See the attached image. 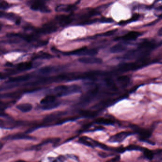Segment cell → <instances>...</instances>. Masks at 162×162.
I'll use <instances>...</instances> for the list:
<instances>
[{
	"label": "cell",
	"mask_w": 162,
	"mask_h": 162,
	"mask_svg": "<svg viewBox=\"0 0 162 162\" xmlns=\"http://www.w3.org/2000/svg\"><path fill=\"white\" fill-rule=\"evenodd\" d=\"M150 61L147 59L137 60L136 62L123 63L118 66V70L122 72L133 71L146 66L150 64Z\"/></svg>",
	"instance_id": "1"
},
{
	"label": "cell",
	"mask_w": 162,
	"mask_h": 162,
	"mask_svg": "<svg viewBox=\"0 0 162 162\" xmlns=\"http://www.w3.org/2000/svg\"><path fill=\"white\" fill-rule=\"evenodd\" d=\"M81 90V87L78 85L73 84L71 86L60 85L55 88V91L59 96H65L74 93H78Z\"/></svg>",
	"instance_id": "2"
},
{
	"label": "cell",
	"mask_w": 162,
	"mask_h": 162,
	"mask_svg": "<svg viewBox=\"0 0 162 162\" xmlns=\"http://www.w3.org/2000/svg\"><path fill=\"white\" fill-rule=\"evenodd\" d=\"M48 1V0H31L29 2V3L32 10L48 13L50 12L51 11L45 4Z\"/></svg>",
	"instance_id": "3"
},
{
	"label": "cell",
	"mask_w": 162,
	"mask_h": 162,
	"mask_svg": "<svg viewBox=\"0 0 162 162\" xmlns=\"http://www.w3.org/2000/svg\"><path fill=\"white\" fill-rule=\"evenodd\" d=\"M98 53V50L95 48H88L87 47H84L72 50L70 52L65 53L67 55H89L93 56L96 55Z\"/></svg>",
	"instance_id": "4"
},
{
	"label": "cell",
	"mask_w": 162,
	"mask_h": 162,
	"mask_svg": "<svg viewBox=\"0 0 162 162\" xmlns=\"http://www.w3.org/2000/svg\"><path fill=\"white\" fill-rule=\"evenodd\" d=\"M58 27L54 23H49L45 24L40 29L35 30V32L37 34H50L57 31Z\"/></svg>",
	"instance_id": "5"
},
{
	"label": "cell",
	"mask_w": 162,
	"mask_h": 162,
	"mask_svg": "<svg viewBox=\"0 0 162 162\" xmlns=\"http://www.w3.org/2000/svg\"><path fill=\"white\" fill-rule=\"evenodd\" d=\"M0 18L5 19L8 20L13 21L17 25L20 24L21 18L18 15L14 13L6 12L4 11H0Z\"/></svg>",
	"instance_id": "6"
},
{
	"label": "cell",
	"mask_w": 162,
	"mask_h": 162,
	"mask_svg": "<svg viewBox=\"0 0 162 162\" xmlns=\"http://www.w3.org/2000/svg\"><path fill=\"white\" fill-rule=\"evenodd\" d=\"M61 27H65L69 25L74 19V17L72 15H62L58 16L56 18Z\"/></svg>",
	"instance_id": "7"
},
{
	"label": "cell",
	"mask_w": 162,
	"mask_h": 162,
	"mask_svg": "<svg viewBox=\"0 0 162 162\" xmlns=\"http://www.w3.org/2000/svg\"><path fill=\"white\" fill-rule=\"evenodd\" d=\"M78 61L81 63L85 64H100L102 63L101 58L93 57L79 58Z\"/></svg>",
	"instance_id": "8"
},
{
	"label": "cell",
	"mask_w": 162,
	"mask_h": 162,
	"mask_svg": "<svg viewBox=\"0 0 162 162\" xmlns=\"http://www.w3.org/2000/svg\"><path fill=\"white\" fill-rule=\"evenodd\" d=\"M135 130L139 135L140 140H147L151 136L152 131L149 129L139 128H136Z\"/></svg>",
	"instance_id": "9"
},
{
	"label": "cell",
	"mask_w": 162,
	"mask_h": 162,
	"mask_svg": "<svg viewBox=\"0 0 162 162\" xmlns=\"http://www.w3.org/2000/svg\"><path fill=\"white\" fill-rule=\"evenodd\" d=\"M64 112L62 111H59V112H55V113H51L48 115L43 119V122L44 123L48 124L50 123L53 122L55 121H57L59 119V118L62 115H64Z\"/></svg>",
	"instance_id": "10"
},
{
	"label": "cell",
	"mask_w": 162,
	"mask_h": 162,
	"mask_svg": "<svg viewBox=\"0 0 162 162\" xmlns=\"http://www.w3.org/2000/svg\"><path fill=\"white\" fill-rule=\"evenodd\" d=\"M77 7L75 5L70 4H60L55 8V11L57 12H71L75 11Z\"/></svg>",
	"instance_id": "11"
},
{
	"label": "cell",
	"mask_w": 162,
	"mask_h": 162,
	"mask_svg": "<svg viewBox=\"0 0 162 162\" xmlns=\"http://www.w3.org/2000/svg\"><path fill=\"white\" fill-rule=\"evenodd\" d=\"M129 132H122L119 133L115 135L111 136L109 141L111 142H122L130 134Z\"/></svg>",
	"instance_id": "12"
},
{
	"label": "cell",
	"mask_w": 162,
	"mask_h": 162,
	"mask_svg": "<svg viewBox=\"0 0 162 162\" xmlns=\"http://www.w3.org/2000/svg\"><path fill=\"white\" fill-rule=\"evenodd\" d=\"M140 35L141 33L140 32L137 31H130L121 37V38L124 40H135Z\"/></svg>",
	"instance_id": "13"
},
{
	"label": "cell",
	"mask_w": 162,
	"mask_h": 162,
	"mask_svg": "<svg viewBox=\"0 0 162 162\" xmlns=\"http://www.w3.org/2000/svg\"><path fill=\"white\" fill-rule=\"evenodd\" d=\"M33 138L30 136L24 134H16L8 136L6 138L7 140H16V139H32Z\"/></svg>",
	"instance_id": "14"
},
{
	"label": "cell",
	"mask_w": 162,
	"mask_h": 162,
	"mask_svg": "<svg viewBox=\"0 0 162 162\" xmlns=\"http://www.w3.org/2000/svg\"><path fill=\"white\" fill-rule=\"evenodd\" d=\"M33 67V64L31 62H23L18 65L17 69L19 71H25L30 69Z\"/></svg>",
	"instance_id": "15"
},
{
	"label": "cell",
	"mask_w": 162,
	"mask_h": 162,
	"mask_svg": "<svg viewBox=\"0 0 162 162\" xmlns=\"http://www.w3.org/2000/svg\"><path fill=\"white\" fill-rule=\"evenodd\" d=\"M30 78V76L29 75H25L23 76H19L12 77L9 80V82L11 83H16L21 82L24 81H28Z\"/></svg>",
	"instance_id": "16"
},
{
	"label": "cell",
	"mask_w": 162,
	"mask_h": 162,
	"mask_svg": "<svg viewBox=\"0 0 162 162\" xmlns=\"http://www.w3.org/2000/svg\"><path fill=\"white\" fill-rule=\"evenodd\" d=\"M80 113L82 116L89 118L95 117L98 114L97 111L92 110H81Z\"/></svg>",
	"instance_id": "17"
},
{
	"label": "cell",
	"mask_w": 162,
	"mask_h": 162,
	"mask_svg": "<svg viewBox=\"0 0 162 162\" xmlns=\"http://www.w3.org/2000/svg\"><path fill=\"white\" fill-rule=\"evenodd\" d=\"M118 82L122 85V86L125 87L129 84L130 81V77L126 75L119 76L118 77Z\"/></svg>",
	"instance_id": "18"
},
{
	"label": "cell",
	"mask_w": 162,
	"mask_h": 162,
	"mask_svg": "<svg viewBox=\"0 0 162 162\" xmlns=\"http://www.w3.org/2000/svg\"><path fill=\"white\" fill-rule=\"evenodd\" d=\"M95 122L97 124L106 125H113L115 123V122L113 119L105 118H98L95 120Z\"/></svg>",
	"instance_id": "19"
},
{
	"label": "cell",
	"mask_w": 162,
	"mask_h": 162,
	"mask_svg": "<svg viewBox=\"0 0 162 162\" xmlns=\"http://www.w3.org/2000/svg\"><path fill=\"white\" fill-rule=\"evenodd\" d=\"M126 49V47L122 44H118L114 45L110 48L111 52L112 53H118L125 51Z\"/></svg>",
	"instance_id": "20"
},
{
	"label": "cell",
	"mask_w": 162,
	"mask_h": 162,
	"mask_svg": "<svg viewBox=\"0 0 162 162\" xmlns=\"http://www.w3.org/2000/svg\"><path fill=\"white\" fill-rule=\"evenodd\" d=\"M56 101V96L54 95H48L43 98L40 101L41 104L46 105Z\"/></svg>",
	"instance_id": "21"
},
{
	"label": "cell",
	"mask_w": 162,
	"mask_h": 162,
	"mask_svg": "<svg viewBox=\"0 0 162 162\" xmlns=\"http://www.w3.org/2000/svg\"><path fill=\"white\" fill-rule=\"evenodd\" d=\"M16 108L23 112H30L32 109V105L30 104H20Z\"/></svg>",
	"instance_id": "22"
},
{
	"label": "cell",
	"mask_w": 162,
	"mask_h": 162,
	"mask_svg": "<svg viewBox=\"0 0 162 162\" xmlns=\"http://www.w3.org/2000/svg\"><path fill=\"white\" fill-rule=\"evenodd\" d=\"M105 83L107 86L108 87V88H109L111 90L116 91L118 89L117 86L112 79L109 78V77L106 78L105 79Z\"/></svg>",
	"instance_id": "23"
},
{
	"label": "cell",
	"mask_w": 162,
	"mask_h": 162,
	"mask_svg": "<svg viewBox=\"0 0 162 162\" xmlns=\"http://www.w3.org/2000/svg\"><path fill=\"white\" fill-rule=\"evenodd\" d=\"M60 104V102L55 101V102L48 104L42 105V108L44 110H50L56 108Z\"/></svg>",
	"instance_id": "24"
},
{
	"label": "cell",
	"mask_w": 162,
	"mask_h": 162,
	"mask_svg": "<svg viewBox=\"0 0 162 162\" xmlns=\"http://www.w3.org/2000/svg\"><path fill=\"white\" fill-rule=\"evenodd\" d=\"M54 70V68L52 66H47L42 67L40 69L39 72L40 74L43 75H48L51 74Z\"/></svg>",
	"instance_id": "25"
},
{
	"label": "cell",
	"mask_w": 162,
	"mask_h": 162,
	"mask_svg": "<svg viewBox=\"0 0 162 162\" xmlns=\"http://www.w3.org/2000/svg\"><path fill=\"white\" fill-rule=\"evenodd\" d=\"M79 143L81 144H83V145L86 146H89V147H93L94 146L93 142L90 141L88 140V138H86V137H82L79 139Z\"/></svg>",
	"instance_id": "26"
},
{
	"label": "cell",
	"mask_w": 162,
	"mask_h": 162,
	"mask_svg": "<svg viewBox=\"0 0 162 162\" xmlns=\"http://www.w3.org/2000/svg\"><path fill=\"white\" fill-rule=\"evenodd\" d=\"M139 18V14H136L134 15L133 16L131 17L130 19L129 20H125V21H121L120 23H118V24L120 25H126L127 24L129 23L133 22V21H136L138 20Z\"/></svg>",
	"instance_id": "27"
},
{
	"label": "cell",
	"mask_w": 162,
	"mask_h": 162,
	"mask_svg": "<svg viewBox=\"0 0 162 162\" xmlns=\"http://www.w3.org/2000/svg\"><path fill=\"white\" fill-rule=\"evenodd\" d=\"M143 153H144V156L149 160H152L154 157V153L153 152L147 148H144Z\"/></svg>",
	"instance_id": "28"
},
{
	"label": "cell",
	"mask_w": 162,
	"mask_h": 162,
	"mask_svg": "<svg viewBox=\"0 0 162 162\" xmlns=\"http://www.w3.org/2000/svg\"><path fill=\"white\" fill-rule=\"evenodd\" d=\"M53 58L52 55L50 54L47 52H42L37 55L36 58L42 59H50Z\"/></svg>",
	"instance_id": "29"
},
{
	"label": "cell",
	"mask_w": 162,
	"mask_h": 162,
	"mask_svg": "<svg viewBox=\"0 0 162 162\" xmlns=\"http://www.w3.org/2000/svg\"><path fill=\"white\" fill-rule=\"evenodd\" d=\"M98 21L101 23H112L113 21V19L111 18L102 17L101 18L98 19Z\"/></svg>",
	"instance_id": "30"
},
{
	"label": "cell",
	"mask_w": 162,
	"mask_h": 162,
	"mask_svg": "<svg viewBox=\"0 0 162 162\" xmlns=\"http://www.w3.org/2000/svg\"><path fill=\"white\" fill-rule=\"evenodd\" d=\"M11 5L7 2L5 1H2L0 2V9L6 10L10 7Z\"/></svg>",
	"instance_id": "31"
},
{
	"label": "cell",
	"mask_w": 162,
	"mask_h": 162,
	"mask_svg": "<svg viewBox=\"0 0 162 162\" xmlns=\"http://www.w3.org/2000/svg\"><path fill=\"white\" fill-rule=\"evenodd\" d=\"M116 31V30H110V31H107V32L104 33V34H102V35L104 36H111L112 35H113Z\"/></svg>",
	"instance_id": "32"
},
{
	"label": "cell",
	"mask_w": 162,
	"mask_h": 162,
	"mask_svg": "<svg viewBox=\"0 0 162 162\" xmlns=\"http://www.w3.org/2000/svg\"><path fill=\"white\" fill-rule=\"evenodd\" d=\"M8 75L6 73L0 72V79H5L7 77Z\"/></svg>",
	"instance_id": "33"
},
{
	"label": "cell",
	"mask_w": 162,
	"mask_h": 162,
	"mask_svg": "<svg viewBox=\"0 0 162 162\" xmlns=\"http://www.w3.org/2000/svg\"><path fill=\"white\" fill-rule=\"evenodd\" d=\"M158 35L160 36H162V28H161L159 30V31L158 32Z\"/></svg>",
	"instance_id": "34"
},
{
	"label": "cell",
	"mask_w": 162,
	"mask_h": 162,
	"mask_svg": "<svg viewBox=\"0 0 162 162\" xmlns=\"http://www.w3.org/2000/svg\"><path fill=\"white\" fill-rule=\"evenodd\" d=\"M3 143H2V142H1L0 141V150L2 149V147H3Z\"/></svg>",
	"instance_id": "35"
},
{
	"label": "cell",
	"mask_w": 162,
	"mask_h": 162,
	"mask_svg": "<svg viewBox=\"0 0 162 162\" xmlns=\"http://www.w3.org/2000/svg\"><path fill=\"white\" fill-rule=\"evenodd\" d=\"M16 162H27L26 161H23V160H18Z\"/></svg>",
	"instance_id": "36"
},
{
	"label": "cell",
	"mask_w": 162,
	"mask_h": 162,
	"mask_svg": "<svg viewBox=\"0 0 162 162\" xmlns=\"http://www.w3.org/2000/svg\"><path fill=\"white\" fill-rule=\"evenodd\" d=\"M2 28V24L0 23V30H1Z\"/></svg>",
	"instance_id": "37"
},
{
	"label": "cell",
	"mask_w": 162,
	"mask_h": 162,
	"mask_svg": "<svg viewBox=\"0 0 162 162\" xmlns=\"http://www.w3.org/2000/svg\"><path fill=\"white\" fill-rule=\"evenodd\" d=\"M159 18H162V13L160 15V16H159Z\"/></svg>",
	"instance_id": "38"
}]
</instances>
